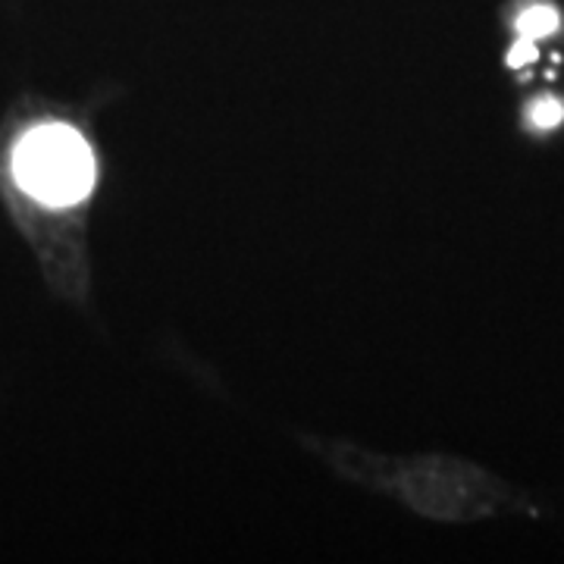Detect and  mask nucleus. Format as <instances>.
Instances as JSON below:
<instances>
[{
    "mask_svg": "<svg viewBox=\"0 0 564 564\" xmlns=\"http://www.w3.org/2000/svg\"><path fill=\"white\" fill-rule=\"evenodd\" d=\"M530 120H533V126H540V129H552V126H558L564 120V107L555 98H543V101L533 104Z\"/></svg>",
    "mask_w": 564,
    "mask_h": 564,
    "instance_id": "obj_3",
    "label": "nucleus"
},
{
    "mask_svg": "<svg viewBox=\"0 0 564 564\" xmlns=\"http://www.w3.org/2000/svg\"><path fill=\"white\" fill-rule=\"evenodd\" d=\"M555 25H558V17L549 7H530L518 20V29L524 32V39H543L549 32H555Z\"/></svg>",
    "mask_w": 564,
    "mask_h": 564,
    "instance_id": "obj_2",
    "label": "nucleus"
},
{
    "mask_svg": "<svg viewBox=\"0 0 564 564\" xmlns=\"http://www.w3.org/2000/svg\"><path fill=\"white\" fill-rule=\"evenodd\" d=\"M533 57H536V47H533V41L527 39V41H521V44H518L514 51H511V66H521V63H530V61H533Z\"/></svg>",
    "mask_w": 564,
    "mask_h": 564,
    "instance_id": "obj_4",
    "label": "nucleus"
},
{
    "mask_svg": "<svg viewBox=\"0 0 564 564\" xmlns=\"http://www.w3.org/2000/svg\"><path fill=\"white\" fill-rule=\"evenodd\" d=\"M13 180L47 207H69L91 192L95 158L73 126L44 122L29 129L13 151Z\"/></svg>",
    "mask_w": 564,
    "mask_h": 564,
    "instance_id": "obj_1",
    "label": "nucleus"
}]
</instances>
